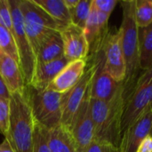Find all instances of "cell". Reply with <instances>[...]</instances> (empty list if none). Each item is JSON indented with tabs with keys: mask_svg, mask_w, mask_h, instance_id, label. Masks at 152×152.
<instances>
[{
	"mask_svg": "<svg viewBox=\"0 0 152 152\" xmlns=\"http://www.w3.org/2000/svg\"><path fill=\"white\" fill-rule=\"evenodd\" d=\"M126 100L124 83L119 84L109 101L90 98V111L94 126V140L109 142L119 147L122 137V118Z\"/></svg>",
	"mask_w": 152,
	"mask_h": 152,
	"instance_id": "6da1fadb",
	"label": "cell"
},
{
	"mask_svg": "<svg viewBox=\"0 0 152 152\" xmlns=\"http://www.w3.org/2000/svg\"><path fill=\"white\" fill-rule=\"evenodd\" d=\"M9 121L4 139L14 152H32L36 120L28 86L11 94Z\"/></svg>",
	"mask_w": 152,
	"mask_h": 152,
	"instance_id": "7a4b0ae2",
	"label": "cell"
},
{
	"mask_svg": "<svg viewBox=\"0 0 152 152\" xmlns=\"http://www.w3.org/2000/svg\"><path fill=\"white\" fill-rule=\"evenodd\" d=\"M120 3L123 18L119 29L126 65V76L123 83L128 94L132 86L142 72L140 65L139 28L135 19V0H126Z\"/></svg>",
	"mask_w": 152,
	"mask_h": 152,
	"instance_id": "3957f363",
	"label": "cell"
},
{
	"mask_svg": "<svg viewBox=\"0 0 152 152\" xmlns=\"http://www.w3.org/2000/svg\"><path fill=\"white\" fill-rule=\"evenodd\" d=\"M102 57V51L95 55L88 56L87 65L80 80L69 91L61 95V126H64L69 131L76 114L77 113L84 100L90 92L91 85L98 69Z\"/></svg>",
	"mask_w": 152,
	"mask_h": 152,
	"instance_id": "277c9868",
	"label": "cell"
},
{
	"mask_svg": "<svg viewBox=\"0 0 152 152\" xmlns=\"http://www.w3.org/2000/svg\"><path fill=\"white\" fill-rule=\"evenodd\" d=\"M150 109H152V65L142 70L126 94L122 134Z\"/></svg>",
	"mask_w": 152,
	"mask_h": 152,
	"instance_id": "5b68a950",
	"label": "cell"
},
{
	"mask_svg": "<svg viewBox=\"0 0 152 152\" xmlns=\"http://www.w3.org/2000/svg\"><path fill=\"white\" fill-rule=\"evenodd\" d=\"M23 25L36 55L43 38L53 30H60L59 25L33 0H20Z\"/></svg>",
	"mask_w": 152,
	"mask_h": 152,
	"instance_id": "8992f818",
	"label": "cell"
},
{
	"mask_svg": "<svg viewBox=\"0 0 152 152\" xmlns=\"http://www.w3.org/2000/svg\"><path fill=\"white\" fill-rule=\"evenodd\" d=\"M9 4L12 19L13 37L19 54L20 68L25 85L29 86L37 66V59L24 28L22 14L20 9V0H9Z\"/></svg>",
	"mask_w": 152,
	"mask_h": 152,
	"instance_id": "52a82bcc",
	"label": "cell"
},
{
	"mask_svg": "<svg viewBox=\"0 0 152 152\" xmlns=\"http://www.w3.org/2000/svg\"><path fill=\"white\" fill-rule=\"evenodd\" d=\"M61 95L49 88L44 91L30 92L31 108L37 123L49 130L61 125Z\"/></svg>",
	"mask_w": 152,
	"mask_h": 152,
	"instance_id": "ba28073f",
	"label": "cell"
},
{
	"mask_svg": "<svg viewBox=\"0 0 152 152\" xmlns=\"http://www.w3.org/2000/svg\"><path fill=\"white\" fill-rule=\"evenodd\" d=\"M102 55L105 71L118 83L123 82L126 76V65L119 28L109 32L102 48Z\"/></svg>",
	"mask_w": 152,
	"mask_h": 152,
	"instance_id": "9c48e42d",
	"label": "cell"
},
{
	"mask_svg": "<svg viewBox=\"0 0 152 152\" xmlns=\"http://www.w3.org/2000/svg\"><path fill=\"white\" fill-rule=\"evenodd\" d=\"M69 132L78 152H85L94 141V126L90 111V92L76 114Z\"/></svg>",
	"mask_w": 152,
	"mask_h": 152,
	"instance_id": "30bf717a",
	"label": "cell"
},
{
	"mask_svg": "<svg viewBox=\"0 0 152 152\" xmlns=\"http://www.w3.org/2000/svg\"><path fill=\"white\" fill-rule=\"evenodd\" d=\"M110 16L99 12L92 4V9L84 32L89 45V56L102 51L105 40L110 32L109 19Z\"/></svg>",
	"mask_w": 152,
	"mask_h": 152,
	"instance_id": "8fae6325",
	"label": "cell"
},
{
	"mask_svg": "<svg viewBox=\"0 0 152 152\" xmlns=\"http://www.w3.org/2000/svg\"><path fill=\"white\" fill-rule=\"evenodd\" d=\"M61 35L64 57L69 61L76 60H87L89 56V45L84 29L69 24L60 30Z\"/></svg>",
	"mask_w": 152,
	"mask_h": 152,
	"instance_id": "7c38bea8",
	"label": "cell"
},
{
	"mask_svg": "<svg viewBox=\"0 0 152 152\" xmlns=\"http://www.w3.org/2000/svg\"><path fill=\"white\" fill-rule=\"evenodd\" d=\"M152 135V109L147 110L122 134L120 152H135L140 143Z\"/></svg>",
	"mask_w": 152,
	"mask_h": 152,
	"instance_id": "4fadbf2b",
	"label": "cell"
},
{
	"mask_svg": "<svg viewBox=\"0 0 152 152\" xmlns=\"http://www.w3.org/2000/svg\"><path fill=\"white\" fill-rule=\"evenodd\" d=\"M87 65V60L69 61L49 86V89L63 94L69 91L82 77Z\"/></svg>",
	"mask_w": 152,
	"mask_h": 152,
	"instance_id": "5bb4252c",
	"label": "cell"
},
{
	"mask_svg": "<svg viewBox=\"0 0 152 152\" xmlns=\"http://www.w3.org/2000/svg\"><path fill=\"white\" fill-rule=\"evenodd\" d=\"M69 62V61L65 57H62L50 62L37 63L29 87H32L35 91H44L47 89L53 80Z\"/></svg>",
	"mask_w": 152,
	"mask_h": 152,
	"instance_id": "9a60e30c",
	"label": "cell"
},
{
	"mask_svg": "<svg viewBox=\"0 0 152 152\" xmlns=\"http://www.w3.org/2000/svg\"><path fill=\"white\" fill-rule=\"evenodd\" d=\"M0 76L11 94L27 86L19 63L2 50H0Z\"/></svg>",
	"mask_w": 152,
	"mask_h": 152,
	"instance_id": "2e32d148",
	"label": "cell"
},
{
	"mask_svg": "<svg viewBox=\"0 0 152 152\" xmlns=\"http://www.w3.org/2000/svg\"><path fill=\"white\" fill-rule=\"evenodd\" d=\"M120 83H118L109 75L103 68V55L101 59L98 69L93 79L90 88V98L109 101L116 93Z\"/></svg>",
	"mask_w": 152,
	"mask_h": 152,
	"instance_id": "e0dca14e",
	"label": "cell"
},
{
	"mask_svg": "<svg viewBox=\"0 0 152 152\" xmlns=\"http://www.w3.org/2000/svg\"><path fill=\"white\" fill-rule=\"evenodd\" d=\"M64 57V47L59 30L49 32L41 41L37 53V64L50 62Z\"/></svg>",
	"mask_w": 152,
	"mask_h": 152,
	"instance_id": "ac0fdd59",
	"label": "cell"
},
{
	"mask_svg": "<svg viewBox=\"0 0 152 152\" xmlns=\"http://www.w3.org/2000/svg\"><path fill=\"white\" fill-rule=\"evenodd\" d=\"M51 152H78L70 132L62 126L49 130Z\"/></svg>",
	"mask_w": 152,
	"mask_h": 152,
	"instance_id": "d6986e66",
	"label": "cell"
},
{
	"mask_svg": "<svg viewBox=\"0 0 152 152\" xmlns=\"http://www.w3.org/2000/svg\"><path fill=\"white\" fill-rule=\"evenodd\" d=\"M59 25L60 30L71 24L70 13L64 0H33ZM59 30V31H60Z\"/></svg>",
	"mask_w": 152,
	"mask_h": 152,
	"instance_id": "ffe728a7",
	"label": "cell"
},
{
	"mask_svg": "<svg viewBox=\"0 0 152 152\" xmlns=\"http://www.w3.org/2000/svg\"><path fill=\"white\" fill-rule=\"evenodd\" d=\"M139 50L141 69L145 70L152 65V24L139 28Z\"/></svg>",
	"mask_w": 152,
	"mask_h": 152,
	"instance_id": "44dd1931",
	"label": "cell"
},
{
	"mask_svg": "<svg viewBox=\"0 0 152 152\" xmlns=\"http://www.w3.org/2000/svg\"><path fill=\"white\" fill-rule=\"evenodd\" d=\"M93 0H79L77 6L69 11L71 24L85 29L92 9Z\"/></svg>",
	"mask_w": 152,
	"mask_h": 152,
	"instance_id": "7402d4cb",
	"label": "cell"
},
{
	"mask_svg": "<svg viewBox=\"0 0 152 152\" xmlns=\"http://www.w3.org/2000/svg\"><path fill=\"white\" fill-rule=\"evenodd\" d=\"M135 19L139 28L152 24V0H135Z\"/></svg>",
	"mask_w": 152,
	"mask_h": 152,
	"instance_id": "603a6c76",
	"label": "cell"
},
{
	"mask_svg": "<svg viewBox=\"0 0 152 152\" xmlns=\"http://www.w3.org/2000/svg\"><path fill=\"white\" fill-rule=\"evenodd\" d=\"M0 50L6 53L12 59H14L20 65L18 50L14 41L12 34L4 27L2 21H0Z\"/></svg>",
	"mask_w": 152,
	"mask_h": 152,
	"instance_id": "cb8c5ba5",
	"label": "cell"
},
{
	"mask_svg": "<svg viewBox=\"0 0 152 152\" xmlns=\"http://www.w3.org/2000/svg\"><path fill=\"white\" fill-rule=\"evenodd\" d=\"M32 152H51L49 146V129L36 122Z\"/></svg>",
	"mask_w": 152,
	"mask_h": 152,
	"instance_id": "d4e9b609",
	"label": "cell"
},
{
	"mask_svg": "<svg viewBox=\"0 0 152 152\" xmlns=\"http://www.w3.org/2000/svg\"><path fill=\"white\" fill-rule=\"evenodd\" d=\"M0 17L4 27L13 36L12 19V14H11L9 0H0Z\"/></svg>",
	"mask_w": 152,
	"mask_h": 152,
	"instance_id": "484cf974",
	"label": "cell"
},
{
	"mask_svg": "<svg viewBox=\"0 0 152 152\" xmlns=\"http://www.w3.org/2000/svg\"><path fill=\"white\" fill-rule=\"evenodd\" d=\"M85 152H120L119 147L109 142L94 140Z\"/></svg>",
	"mask_w": 152,
	"mask_h": 152,
	"instance_id": "4316f807",
	"label": "cell"
},
{
	"mask_svg": "<svg viewBox=\"0 0 152 152\" xmlns=\"http://www.w3.org/2000/svg\"><path fill=\"white\" fill-rule=\"evenodd\" d=\"M10 107L9 102L0 100V134L5 136L7 133L8 121H9Z\"/></svg>",
	"mask_w": 152,
	"mask_h": 152,
	"instance_id": "83f0119b",
	"label": "cell"
},
{
	"mask_svg": "<svg viewBox=\"0 0 152 152\" xmlns=\"http://www.w3.org/2000/svg\"><path fill=\"white\" fill-rule=\"evenodd\" d=\"M118 3V0H93L94 6L99 12L107 14L109 16L111 15Z\"/></svg>",
	"mask_w": 152,
	"mask_h": 152,
	"instance_id": "f1b7e54d",
	"label": "cell"
},
{
	"mask_svg": "<svg viewBox=\"0 0 152 152\" xmlns=\"http://www.w3.org/2000/svg\"><path fill=\"white\" fill-rule=\"evenodd\" d=\"M135 152H152V135L147 136L140 143Z\"/></svg>",
	"mask_w": 152,
	"mask_h": 152,
	"instance_id": "f546056e",
	"label": "cell"
},
{
	"mask_svg": "<svg viewBox=\"0 0 152 152\" xmlns=\"http://www.w3.org/2000/svg\"><path fill=\"white\" fill-rule=\"evenodd\" d=\"M10 97H11V94H10L4 79L0 76V100L4 101V102H9Z\"/></svg>",
	"mask_w": 152,
	"mask_h": 152,
	"instance_id": "4dcf8cb0",
	"label": "cell"
},
{
	"mask_svg": "<svg viewBox=\"0 0 152 152\" xmlns=\"http://www.w3.org/2000/svg\"><path fill=\"white\" fill-rule=\"evenodd\" d=\"M0 152H14L12 149L10 143L4 139L1 143H0Z\"/></svg>",
	"mask_w": 152,
	"mask_h": 152,
	"instance_id": "1f68e13d",
	"label": "cell"
},
{
	"mask_svg": "<svg viewBox=\"0 0 152 152\" xmlns=\"http://www.w3.org/2000/svg\"><path fill=\"white\" fill-rule=\"evenodd\" d=\"M78 2L79 0H64V4L69 9V11H71L72 9H74L78 4Z\"/></svg>",
	"mask_w": 152,
	"mask_h": 152,
	"instance_id": "d6a6232c",
	"label": "cell"
}]
</instances>
